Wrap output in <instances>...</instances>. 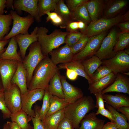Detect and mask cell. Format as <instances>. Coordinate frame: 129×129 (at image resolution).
<instances>
[{
  "instance_id": "obj_1",
  "label": "cell",
  "mask_w": 129,
  "mask_h": 129,
  "mask_svg": "<svg viewBox=\"0 0 129 129\" xmlns=\"http://www.w3.org/2000/svg\"><path fill=\"white\" fill-rule=\"evenodd\" d=\"M59 70L48 55L46 56L35 69L27 87L28 90L41 89L47 91L50 81Z\"/></svg>"
},
{
  "instance_id": "obj_2",
  "label": "cell",
  "mask_w": 129,
  "mask_h": 129,
  "mask_svg": "<svg viewBox=\"0 0 129 129\" xmlns=\"http://www.w3.org/2000/svg\"><path fill=\"white\" fill-rule=\"evenodd\" d=\"M95 108L94 101L91 97L83 96L69 104L64 108V117L70 121L74 129H77L82 119Z\"/></svg>"
},
{
  "instance_id": "obj_3",
  "label": "cell",
  "mask_w": 129,
  "mask_h": 129,
  "mask_svg": "<svg viewBox=\"0 0 129 129\" xmlns=\"http://www.w3.org/2000/svg\"><path fill=\"white\" fill-rule=\"evenodd\" d=\"M48 29L46 27H38L37 30V40L40 44L42 52L44 55H48L53 50L65 43V38L69 32L59 29L54 30L48 34Z\"/></svg>"
},
{
  "instance_id": "obj_4",
  "label": "cell",
  "mask_w": 129,
  "mask_h": 129,
  "mask_svg": "<svg viewBox=\"0 0 129 129\" xmlns=\"http://www.w3.org/2000/svg\"><path fill=\"white\" fill-rule=\"evenodd\" d=\"M29 53L22 60V63L27 75V87L33 76L34 70L38 64L46 56L42 53L40 45L37 41L29 47Z\"/></svg>"
},
{
  "instance_id": "obj_5",
  "label": "cell",
  "mask_w": 129,
  "mask_h": 129,
  "mask_svg": "<svg viewBox=\"0 0 129 129\" xmlns=\"http://www.w3.org/2000/svg\"><path fill=\"white\" fill-rule=\"evenodd\" d=\"M125 22L124 15H120L111 18H102L90 22L87 26L84 35L89 37L104 32L121 22Z\"/></svg>"
},
{
  "instance_id": "obj_6",
  "label": "cell",
  "mask_w": 129,
  "mask_h": 129,
  "mask_svg": "<svg viewBox=\"0 0 129 129\" xmlns=\"http://www.w3.org/2000/svg\"><path fill=\"white\" fill-rule=\"evenodd\" d=\"M13 21L12 27L10 32L2 40L10 39L20 34H29L28 29L34 21V18L30 14L25 17L20 16L17 12L13 10L10 11Z\"/></svg>"
},
{
  "instance_id": "obj_7",
  "label": "cell",
  "mask_w": 129,
  "mask_h": 129,
  "mask_svg": "<svg viewBox=\"0 0 129 129\" xmlns=\"http://www.w3.org/2000/svg\"><path fill=\"white\" fill-rule=\"evenodd\" d=\"M107 34L106 31L89 37L85 47L81 51L74 55L72 60L81 62L95 55Z\"/></svg>"
},
{
  "instance_id": "obj_8",
  "label": "cell",
  "mask_w": 129,
  "mask_h": 129,
  "mask_svg": "<svg viewBox=\"0 0 129 129\" xmlns=\"http://www.w3.org/2000/svg\"><path fill=\"white\" fill-rule=\"evenodd\" d=\"M102 65L110 69L115 75L129 70V55L123 51L116 53L113 57L102 60Z\"/></svg>"
},
{
  "instance_id": "obj_9",
  "label": "cell",
  "mask_w": 129,
  "mask_h": 129,
  "mask_svg": "<svg viewBox=\"0 0 129 129\" xmlns=\"http://www.w3.org/2000/svg\"><path fill=\"white\" fill-rule=\"evenodd\" d=\"M118 33L112 28L103 39L100 47L95 55L101 60L111 58L115 55L113 49L117 42Z\"/></svg>"
},
{
  "instance_id": "obj_10",
  "label": "cell",
  "mask_w": 129,
  "mask_h": 129,
  "mask_svg": "<svg viewBox=\"0 0 129 129\" xmlns=\"http://www.w3.org/2000/svg\"><path fill=\"white\" fill-rule=\"evenodd\" d=\"M4 96L6 106L11 114L22 109L21 94L16 85L11 83L10 86L4 90Z\"/></svg>"
},
{
  "instance_id": "obj_11",
  "label": "cell",
  "mask_w": 129,
  "mask_h": 129,
  "mask_svg": "<svg viewBox=\"0 0 129 129\" xmlns=\"http://www.w3.org/2000/svg\"><path fill=\"white\" fill-rule=\"evenodd\" d=\"M45 91L41 89L28 91L26 94L21 95L22 109L31 117L35 116L33 105L38 101L43 99Z\"/></svg>"
},
{
  "instance_id": "obj_12",
  "label": "cell",
  "mask_w": 129,
  "mask_h": 129,
  "mask_svg": "<svg viewBox=\"0 0 129 129\" xmlns=\"http://www.w3.org/2000/svg\"><path fill=\"white\" fill-rule=\"evenodd\" d=\"M18 62L13 60L0 59V76L4 90L11 85V80L16 70Z\"/></svg>"
},
{
  "instance_id": "obj_13",
  "label": "cell",
  "mask_w": 129,
  "mask_h": 129,
  "mask_svg": "<svg viewBox=\"0 0 129 129\" xmlns=\"http://www.w3.org/2000/svg\"><path fill=\"white\" fill-rule=\"evenodd\" d=\"M38 0H15L13 2V7L20 13L22 11L29 13L38 22L41 20L38 15Z\"/></svg>"
},
{
  "instance_id": "obj_14",
  "label": "cell",
  "mask_w": 129,
  "mask_h": 129,
  "mask_svg": "<svg viewBox=\"0 0 129 129\" xmlns=\"http://www.w3.org/2000/svg\"><path fill=\"white\" fill-rule=\"evenodd\" d=\"M53 63L56 65L59 64L67 63L72 61L74 55L71 48L67 44L53 50L49 54Z\"/></svg>"
},
{
  "instance_id": "obj_15",
  "label": "cell",
  "mask_w": 129,
  "mask_h": 129,
  "mask_svg": "<svg viewBox=\"0 0 129 129\" xmlns=\"http://www.w3.org/2000/svg\"><path fill=\"white\" fill-rule=\"evenodd\" d=\"M64 99L70 104L72 103L83 96L81 89L71 84L66 80L65 76L60 75Z\"/></svg>"
},
{
  "instance_id": "obj_16",
  "label": "cell",
  "mask_w": 129,
  "mask_h": 129,
  "mask_svg": "<svg viewBox=\"0 0 129 129\" xmlns=\"http://www.w3.org/2000/svg\"><path fill=\"white\" fill-rule=\"evenodd\" d=\"M38 27H36L30 34H20L15 36L20 48V53L22 59L26 56L28 48L33 43L38 41L37 32Z\"/></svg>"
},
{
  "instance_id": "obj_17",
  "label": "cell",
  "mask_w": 129,
  "mask_h": 129,
  "mask_svg": "<svg viewBox=\"0 0 129 129\" xmlns=\"http://www.w3.org/2000/svg\"><path fill=\"white\" fill-rule=\"evenodd\" d=\"M121 73H118L116 75L114 81L101 92L102 94L116 92L129 94V79L127 76Z\"/></svg>"
},
{
  "instance_id": "obj_18",
  "label": "cell",
  "mask_w": 129,
  "mask_h": 129,
  "mask_svg": "<svg viewBox=\"0 0 129 129\" xmlns=\"http://www.w3.org/2000/svg\"><path fill=\"white\" fill-rule=\"evenodd\" d=\"M11 83L16 85L19 87L21 95L28 91L27 85V75L22 62L18 61L17 68L11 81Z\"/></svg>"
},
{
  "instance_id": "obj_19",
  "label": "cell",
  "mask_w": 129,
  "mask_h": 129,
  "mask_svg": "<svg viewBox=\"0 0 129 129\" xmlns=\"http://www.w3.org/2000/svg\"><path fill=\"white\" fill-rule=\"evenodd\" d=\"M128 3L127 0H108L102 18H111L117 16Z\"/></svg>"
},
{
  "instance_id": "obj_20",
  "label": "cell",
  "mask_w": 129,
  "mask_h": 129,
  "mask_svg": "<svg viewBox=\"0 0 129 129\" xmlns=\"http://www.w3.org/2000/svg\"><path fill=\"white\" fill-rule=\"evenodd\" d=\"M108 0H90L86 3V7L91 21L99 19Z\"/></svg>"
},
{
  "instance_id": "obj_21",
  "label": "cell",
  "mask_w": 129,
  "mask_h": 129,
  "mask_svg": "<svg viewBox=\"0 0 129 129\" xmlns=\"http://www.w3.org/2000/svg\"><path fill=\"white\" fill-rule=\"evenodd\" d=\"M95 113L87 114L81 120V126L77 129H102L105 120L98 118Z\"/></svg>"
},
{
  "instance_id": "obj_22",
  "label": "cell",
  "mask_w": 129,
  "mask_h": 129,
  "mask_svg": "<svg viewBox=\"0 0 129 129\" xmlns=\"http://www.w3.org/2000/svg\"><path fill=\"white\" fill-rule=\"evenodd\" d=\"M116 76V75L112 72L97 81L89 84L88 90L91 94L94 95L101 92L113 82Z\"/></svg>"
},
{
  "instance_id": "obj_23",
  "label": "cell",
  "mask_w": 129,
  "mask_h": 129,
  "mask_svg": "<svg viewBox=\"0 0 129 129\" xmlns=\"http://www.w3.org/2000/svg\"><path fill=\"white\" fill-rule=\"evenodd\" d=\"M104 102L116 109L120 107L129 106V97L122 94H117L115 95L103 94Z\"/></svg>"
},
{
  "instance_id": "obj_24",
  "label": "cell",
  "mask_w": 129,
  "mask_h": 129,
  "mask_svg": "<svg viewBox=\"0 0 129 129\" xmlns=\"http://www.w3.org/2000/svg\"><path fill=\"white\" fill-rule=\"evenodd\" d=\"M18 44L15 39V36L11 38L8 45L4 52L1 55L0 59L13 60L22 62L20 53L17 51Z\"/></svg>"
},
{
  "instance_id": "obj_25",
  "label": "cell",
  "mask_w": 129,
  "mask_h": 129,
  "mask_svg": "<svg viewBox=\"0 0 129 129\" xmlns=\"http://www.w3.org/2000/svg\"><path fill=\"white\" fill-rule=\"evenodd\" d=\"M60 75V72L59 70L50 81L47 91L51 95L64 99Z\"/></svg>"
},
{
  "instance_id": "obj_26",
  "label": "cell",
  "mask_w": 129,
  "mask_h": 129,
  "mask_svg": "<svg viewBox=\"0 0 129 129\" xmlns=\"http://www.w3.org/2000/svg\"><path fill=\"white\" fill-rule=\"evenodd\" d=\"M10 118L11 122L16 123L23 129H33V127L28 123L31 120V117L22 109L11 114Z\"/></svg>"
},
{
  "instance_id": "obj_27",
  "label": "cell",
  "mask_w": 129,
  "mask_h": 129,
  "mask_svg": "<svg viewBox=\"0 0 129 129\" xmlns=\"http://www.w3.org/2000/svg\"><path fill=\"white\" fill-rule=\"evenodd\" d=\"M64 108L45 117L42 120L45 129H57L60 121L65 117Z\"/></svg>"
},
{
  "instance_id": "obj_28",
  "label": "cell",
  "mask_w": 129,
  "mask_h": 129,
  "mask_svg": "<svg viewBox=\"0 0 129 129\" xmlns=\"http://www.w3.org/2000/svg\"><path fill=\"white\" fill-rule=\"evenodd\" d=\"M81 63L86 73L91 79L94 73L102 64V60L95 55L82 61Z\"/></svg>"
},
{
  "instance_id": "obj_29",
  "label": "cell",
  "mask_w": 129,
  "mask_h": 129,
  "mask_svg": "<svg viewBox=\"0 0 129 129\" xmlns=\"http://www.w3.org/2000/svg\"><path fill=\"white\" fill-rule=\"evenodd\" d=\"M58 67L59 70L67 68L72 69L76 72L78 75L84 77L87 80L89 84L91 83V79L86 73L81 62L72 60L68 63L61 64Z\"/></svg>"
},
{
  "instance_id": "obj_30",
  "label": "cell",
  "mask_w": 129,
  "mask_h": 129,
  "mask_svg": "<svg viewBox=\"0 0 129 129\" xmlns=\"http://www.w3.org/2000/svg\"><path fill=\"white\" fill-rule=\"evenodd\" d=\"M86 3L71 11L72 21H82L87 24L90 23L91 22L86 7Z\"/></svg>"
},
{
  "instance_id": "obj_31",
  "label": "cell",
  "mask_w": 129,
  "mask_h": 129,
  "mask_svg": "<svg viewBox=\"0 0 129 129\" xmlns=\"http://www.w3.org/2000/svg\"><path fill=\"white\" fill-rule=\"evenodd\" d=\"M50 106L49 110L45 117H48L55 113L64 108L70 103L64 99L50 95Z\"/></svg>"
},
{
  "instance_id": "obj_32",
  "label": "cell",
  "mask_w": 129,
  "mask_h": 129,
  "mask_svg": "<svg viewBox=\"0 0 129 129\" xmlns=\"http://www.w3.org/2000/svg\"><path fill=\"white\" fill-rule=\"evenodd\" d=\"M106 108L113 114L118 129H129V124L125 116L109 105H105Z\"/></svg>"
},
{
  "instance_id": "obj_33",
  "label": "cell",
  "mask_w": 129,
  "mask_h": 129,
  "mask_svg": "<svg viewBox=\"0 0 129 129\" xmlns=\"http://www.w3.org/2000/svg\"><path fill=\"white\" fill-rule=\"evenodd\" d=\"M54 12L62 18L67 25L69 22L72 21L71 11L65 3L64 0H59L57 3Z\"/></svg>"
},
{
  "instance_id": "obj_34",
  "label": "cell",
  "mask_w": 129,
  "mask_h": 129,
  "mask_svg": "<svg viewBox=\"0 0 129 129\" xmlns=\"http://www.w3.org/2000/svg\"><path fill=\"white\" fill-rule=\"evenodd\" d=\"M59 0H38V12L41 17L47 11H54Z\"/></svg>"
},
{
  "instance_id": "obj_35",
  "label": "cell",
  "mask_w": 129,
  "mask_h": 129,
  "mask_svg": "<svg viewBox=\"0 0 129 129\" xmlns=\"http://www.w3.org/2000/svg\"><path fill=\"white\" fill-rule=\"evenodd\" d=\"M10 14H0V41L9 33L12 21Z\"/></svg>"
},
{
  "instance_id": "obj_36",
  "label": "cell",
  "mask_w": 129,
  "mask_h": 129,
  "mask_svg": "<svg viewBox=\"0 0 129 129\" xmlns=\"http://www.w3.org/2000/svg\"><path fill=\"white\" fill-rule=\"evenodd\" d=\"M129 44V32L119 33L116 43L114 47L113 51L116 54L117 52L123 51Z\"/></svg>"
},
{
  "instance_id": "obj_37",
  "label": "cell",
  "mask_w": 129,
  "mask_h": 129,
  "mask_svg": "<svg viewBox=\"0 0 129 129\" xmlns=\"http://www.w3.org/2000/svg\"><path fill=\"white\" fill-rule=\"evenodd\" d=\"M45 14L47 15L46 22L49 21L54 26L59 27L61 28H65L66 24L62 18L54 12L47 11Z\"/></svg>"
},
{
  "instance_id": "obj_38",
  "label": "cell",
  "mask_w": 129,
  "mask_h": 129,
  "mask_svg": "<svg viewBox=\"0 0 129 129\" xmlns=\"http://www.w3.org/2000/svg\"><path fill=\"white\" fill-rule=\"evenodd\" d=\"M112 72L111 70L106 66L103 65L101 66L93 74L91 78V84L97 81Z\"/></svg>"
},
{
  "instance_id": "obj_39",
  "label": "cell",
  "mask_w": 129,
  "mask_h": 129,
  "mask_svg": "<svg viewBox=\"0 0 129 129\" xmlns=\"http://www.w3.org/2000/svg\"><path fill=\"white\" fill-rule=\"evenodd\" d=\"M50 95L48 91H45L43 99L42 105L40 110V116L41 121L45 117L49 110L50 106Z\"/></svg>"
},
{
  "instance_id": "obj_40",
  "label": "cell",
  "mask_w": 129,
  "mask_h": 129,
  "mask_svg": "<svg viewBox=\"0 0 129 129\" xmlns=\"http://www.w3.org/2000/svg\"><path fill=\"white\" fill-rule=\"evenodd\" d=\"M41 107L36 105L34 107L35 116L31 117L33 125V129H45L41 119L40 114Z\"/></svg>"
},
{
  "instance_id": "obj_41",
  "label": "cell",
  "mask_w": 129,
  "mask_h": 129,
  "mask_svg": "<svg viewBox=\"0 0 129 129\" xmlns=\"http://www.w3.org/2000/svg\"><path fill=\"white\" fill-rule=\"evenodd\" d=\"M84 35L83 33L80 32L69 33L65 38V43L71 47Z\"/></svg>"
},
{
  "instance_id": "obj_42",
  "label": "cell",
  "mask_w": 129,
  "mask_h": 129,
  "mask_svg": "<svg viewBox=\"0 0 129 129\" xmlns=\"http://www.w3.org/2000/svg\"><path fill=\"white\" fill-rule=\"evenodd\" d=\"M4 89L0 90V110L2 114V117L5 119L10 118L11 113L7 107L5 103Z\"/></svg>"
},
{
  "instance_id": "obj_43",
  "label": "cell",
  "mask_w": 129,
  "mask_h": 129,
  "mask_svg": "<svg viewBox=\"0 0 129 129\" xmlns=\"http://www.w3.org/2000/svg\"><path fill=\"white\" fill-rule=\"evenodd\" d=\"M89 38L84 35L78 41L71 47L72 52L74 55L80 52L84 48Z\"/></svg>"
},
{
  "instance_id": "obj_44",
  "label": "cell",
  "mask_w": 129,
  "mask_h": 129,
  "mask_svg": "<svg viewBox=\"0 0 129 129\" xmlns=\"http://www.w3.org/2000/svg\"><path fill=\"white\" fill-rule=\"evenodd\" d=\"M88 0H66V4L71 11L78 7L86 2Z\"/></svg>"
},
{
  "instance_id": "obj_45",
  "label": "cell",
  "mask_w": 129,
  "mask_h": 129,
  "mask_svg": "<svg viewBox=\"0 0 129 129\" xmlns=\"http://www.w3.org/2000/svg\"><path fill=\"white\" fill-rule=\"evenodd\" d=\"M95 113L96 115L100 114L106 117L109 119L111 122H115V119L112 114L110 111L107 109H106L105 108L98 109L96 112Z\"/></svg>"
},
{
  "instance_id": "obj_46",
  "label": "cell",
  "mask_w": 129,
  "mask_h": 129,
  "mask_svg": "<svg viewBox=\"0 0 129 129\" xmlns=\"http://www.w3.org/2000/svg\"><path fill=\"white\" fill-rule=\"evenodd\" d=\"M57 129H74L70 121L66 117L63 119L59 123Z\"/></svg>"
},
{
  "instance_id": "obj_47",
  "label": "cell",
  "mask_w": 129,
  "mask_h": 129,
  "mask_svg": "<svg viewBox=\"0 0 129 129\" xmlns=\"http://www.w3.org/2000/svg\"><path fill=\"white\" fill-rule=\"evenodd\" d=\"M96 99V103L95 105V108L98 109H100L105 108L104 101L103 96V94L101 92L94 94Z\"/></svg>"
},
{
  "instance_id": "obj_48",
  "label": "cell",
  "mask_w": 129,
  "mask_h": 129,
  "mask_svg": "<svg viewBox=\"0 0 129 129\" xmlns=\"http://www.w3.org/2000/svg\"><path fill=\"white\" fill-rule=\"evenodd\" d=\"M66 32L69 33L79 32L78 21H72L67 24L66 28Z\"/></svg>"
},
{
  "instance_id": "obj_49",
  "label": "cell",
  "mask_w": 129,
  "mask_h": 129,
  "mask_svg": "<svg viewBox=\"0 0 129 129\" xmlns=\"http://www.w3.org/2000/svg\"><path fill=\"white\" fill-rule=\"evenodd\" d=\"M66 69V75L69 79L72 81H74L77 79L78 75L75 71L68 68Z\"/></svg>"
},
{
  "instance_id": "obj_50",
  "label": "cell",
  "mask_w": 129,
  "mask_h": 129,
  "mask_svg": "<svg viewBox=\"0 0 129 129\" xmlns=\"http://www.w3.org/2000/svg\"><path fill=\"white\" fill-rule=\"evenodd\" d=\"M118 27L123 32H129V21L121 22L117 24Z\"/></svg>"
},
{
  "instance_id": "obj_51",
  "label": "cell",
  "mask_w": 129,
  "mask_h": 129,
  "mask_svg": "<svg viewBox=\"0 0 129 129\" xmlns=\"http://www.w3.org/2000/svg\"><path fill=\"white\" fill-rule=\"evenodd\" d=\"M118 111L121 112L127 118L128 122H129V106H125L118 108L116 109Z\"/></svg>"
},
{
  "instance_id": "obj_52",
  "label": "cell",
  "mask_w": 129,
  "mask_h": 129,
  "mask_svg": "<svg viewBox=\"0 0 129 129\" xmlns=\"http://www.w3.org/2000/svg\"><path fill=\"white\" fill-rule=\"evenodd\" d=\"M10 39L0 41V57L6 49L5 46L9 43Z\"/></svg>"
},
{
  "instance_id": "obj_53",
  "label": "cell",
  "mask_w": 129,
  "mask_h": 129,
  "mask_svg": "<svg viewBox=\"0 0 129 129\" xmlns=\"http://www.w3.org/2000/svg\"><path fill=\"white\" fill-rule=\"evenodd\" d=\"M102 129H118L115 122H109L105 124Z\"/></svg>"
},
{
  "instance_id": "obj_54",
  "label": "cell",
  "mask_w": 129,
  "mask_h": 129,
  "mask_svg": "<svg viewBox=\"0 0 129 129\" xmlns=\"http://www.w3.org/2000/svg\"><path fill=\"white\" fill-rule=\"evenodd\" d=\"M78 22L79 29L80 32L83 33L86 28L87 24L82 21H78Z\"/></svg>"
},
{
  "instance_id": "obj_55",
  "label": "cell",
  "mask_w": 129,
  "mask_h": 129,
  "mask_svg": "<svg viewBox=\"0 0 129 129\" xmlns=\"http://www.w3.org/2000/svg\"><path fill=\"white\" fill-rule=\"evenodd\" d=\"M6 0H0V14H4V9L6 7Z\"/></svg>"
},
{
  "instance_id": "obj_56",
  "label": "cell",
  "mask_w": 129,
  "mask_h": 129,
  "mask_svg": "<svg viewBox=\"0 0 129 129\" xmlns=\"http://www.w3.org/2000/svg\"><path fill=\"white\" fill-rule=\"evenodd\" d=\"M10 129H23L16 123L9 121Z\"/></svg>"
},
{
  "instance_id": "obj_57",
  "label": "cell",
  "mask_w": 129,
  "mask_h": 129,
  "mask_svg": "<svg viewBox=\"0 0 129 129\" xmlns=\"http://www.w3.org/2000/svg\"><path fill=\"white\" fill-rule=\"evenodd\" d=\"M14 0H7L5 3L6 7L8 9L13 7V2Z\"/></svg>"
},
{
  "instance_id": "obj_58",
  "label": "cell",
  "mask_w": 129,
  "mask_h": 129,
  "mask_svg": "<svg viewBox=\"0 0 129 129\" xmlns=\"http://www.w3.org/2000/svg\"><path fill=\"white\" fill-rule=\"evenodd\" d=\"M124 15V21H129V12L128 11Z\"/></svg>"
},
{
  "instance_id": "obj_59",
  "label": "cell",
  "mask_w": 129,
  "mask_h": 129,
  "mask_svg": "<svg viewBox=\"0 0 129 129\" xmlns=\"http://www.w3.org/2000/svg\"><path fill=\"white\" fill-rule=\"evenodd\" d=\"M3 129H10L9 121L7 122L4 124Z\"/></svg>"
},
{
  "instance_id": "obj_60",
  "label": "cell",
  "mask_w": 129,
  "mask_h": 129,
  "mask_svg": "<svg viewBox=\"0 0 129 129\" xmlns=\"http://www.w3.org/2000/svg\"><path fill=\"white\" fill-rule=\"evenodd\" d=\"M4 89L2 83L0 76V90Z\"/></svg>"
},
{
  "instance_id": "obj_61",
  "label": "cell",
  "mask_w": 129,
  "mask_h": 129,
  "mask_svg": "<svg viewBox=\"0 0 129 129\" xmlns=\"http://www.w3.org/2000/svg\"><path fill=\"white\" fill-rule=\"evenodd\" d=\"M122 74L126 76H129V71L123 72Z\"/></svg>"
},
{
  "instance_id": "obj_62",
  "label": "cell",
  "mask_w": 129,
  "mask_h": 129,
  "mask_svg": "<svg viewBox=\"0 0 129 129\" xmlns=\"http://www.w3.org/2000/svg\"><path fill=\"white\" fill-rule=\"evenodd\" d=\"M124 52L127 54H129V49H126L124 50Z\"/></svg>"
}]
</instances>
